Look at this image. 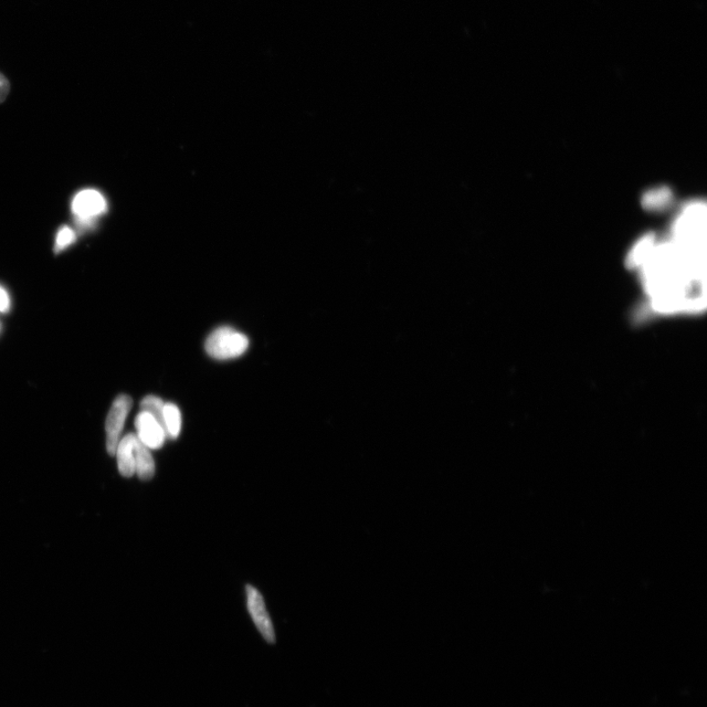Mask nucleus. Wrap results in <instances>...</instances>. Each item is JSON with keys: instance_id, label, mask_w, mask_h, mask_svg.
Instances as JSON below:
<instances>
[{"instance_id": "1", "label": "nucleus", "mask_w": 707, "mask_h": 707, "mask_svg": "<svg viewBox=\"0 0 707 707\" xmlns=\"http://www.w3.org/2000/svg\"><path fill=\"white\" fill-rule=\"evenodd\" d=\"M249 347V340L232 327H218L210 333L206 341V351L216 360H230L244 354Z\"/></svg>"}, {"instance_id": "2", "label": "nucleus", "mask_w": 707, "mask_h": 707, "mask_svg": "<svg viewBox=\"0 0 707 707\" xmlns=\"http://www.w3.org/2000/svg\"><path fill=\"white\" fill-rule=\"evenodd\" d=\"M131 408V397L122 394L114 400L110 410L107 421H105V432H107V449L110 456L115 455L125 421L128 420Z\"/></svg>"}, {"instance_id": "3", "label": "nucleus", "mask_w": 707, "mask_h": 707, "mask_svg": "<svg viewBox=\"0 0 707 707\" xmlns=\"http://www.w3.org/2000/svg\"><path fill=\"white\" fill-rule=\"evenodd\" d=\"M107 210V199L97 190H83L73 199L72 212L76 219L94 221Z\"/></svg>"}, {"instance_id": "4", "label": "nucleus", "mask_w": 707, "mask_h": 707, "mask_svg": "<svg viewBox=\"0 0 707 707\" xmlns=\"http://www.w3.org/2000/svg\"><path fill=\"white\" fill-rule=\"evenodd\" d=\"M249 614L263 639L270 643L276 642V632L266 608L265 601L259 590L252 586L246 587Z\"/></svg>"}, {"instance_id": "5", "label": "nucleus", "mask_w": 707, "mask_h": 707, "mask_svg": "<svg viewBox=\"0 0 707 707\" xmlns=\"http://www.w3.org/2000/svg\"><path fill=\"white\" fill-rule=\"evenodd\" d=\"M137 438L150 449H160L167 437L163 426L147 411H141L135 420Z\"/></svg>"}, {"instance_id": "6", "label": "nucleus", "mask_w": 707, "mask_h": 707, "mask_svg": "<svg viewBox=\"0 0 707 707\" xmlns=\"http://www.w3.org/2000/svg\"><path fill=\"white\" fill-rule=\"evenodd\" d=\"M137 443V437L133 434H128L120 439L118 448H116V456H118L119 470L121 476L125 478H131L136 473L135 469V447Z\"/></svg>"}, {"instance_id": "7", "label": "nucleus", "mask_w": 707, "mask_h": 707, "mask_svg": "<svg viewBox=\"0 0 707 707\" xmlns=\"http://www.w3.org/2000/svg\"><path fill=\"white\" fill-rule=\"evenodd\" d=\"M135 469L136 473L142 481L152 480L155 472L151 449L144 446L138 438H137L135 447Z\"/></svg>"}, {"instance_id": "8", "label": "nucleus", "mask_w": 707, "mask_h": 707, "mask_svg": "<svg viewBox=\"0 0 707 707\" xmlns=\"http://www.w3.org/2000/svg\"><path fill=\"white\" fill-rule=\"evenodd\" d=\"M163 426L168 437L175 439L181 435L182 429L181 411L173 403H165L163 409Z\"/></svg>"}, {"instance_id": "9", "label": "nucleus", "mask_w": 707, "mask_h": 707, "mask_svg": "<svg viewBox=\"0 0 707 707\" xmlns=\"http://www.w3.org/2000/svg\"><path fill=\"white\" fill-rule=\"evenodd\" d=\"M165 403L163 400L160 397H156L154 395L146 396L143 399L141 402V409L142 411H147L150 413L157 421L160 423L163 428V409Z\"/></svg>"}, {"instance_id": "10", "label": "nucleus", "mask_w": 707, "mask_h": 707, "mask_svg": "<svg viewBox=\"0 0 707 707\" xmlns=\"http://www.w3.org/2000/svg\"><path fill=\"white\" fill-rule=\"evenodd\" d=\"M671 198L668 189L652 190L643 198V205L652 209L661 208L669 204Z\"/></svg>"}, {"instance_id": "11", "label": "nucleus", "mask_w": 707, "mask_h": 707, "mask_svg": "<svg viewBox=\"0 0 707 707\" xmlns=\"http://www.w3.org/2000/svg\"><path fill=\"white\" fill-rule=\"evenodd\" d=\"M76 234L75 231L71 229L68 226H63L60 228L57 234V242H56V252H59L63 250L67 249L69 246L73 244L74 242L76 241Z\"/></svg>"}, {"instance_id": "12", "label": "nucleus", "mask_w": 707, "mask_h": 707, "mask_svg": "<svg viewBox=\"0 0 707 707\" xmlns=\"http://www.w3.org/2000/svg\"><path fill=\"white\" fill-rule=\"evenodd\" d=\"M10 309V297L7 291L0 287V313H7Z\"/></svg>"}, {"instance_id": "13", "label": "nucleus", "mask_w": 707, "mask_h": 707, "mask_svg": "<svg viewBox=\"0 0 707 707\" xmlns=\"http://www.w3.org/2000/svg\"><path fill=\"white\" fill-rule=\"evenodd\" d=\"M9 93V83L7 79L0 73V102L5 101Z\"/></svg>"}]
</instances>
